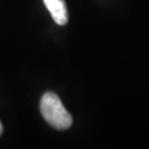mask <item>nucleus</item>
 Masks as SVG:
<instances>
[{
    "instance_id": "nucleus-1",
    "label": "nucleus",
    "mask_w": 149,
    "mask_h": 149,
    "mask_svg": "<svg viewBox=\"0 0 149 149\" xmlns=\"http://www.w3.org/2000/svg\"><path fill=\"white\" fill-rule=\"evenodd\" d=\"M41 114L48 124L55 129H68L72 125V116L63 106L58 95L48 92L42 96L40 103Z\"/></svg>"
},
{
    "instance_id": "nucleus-2",
    "label": "nucleus",
    "mask_w": 149,
    "mask_h": 149,
    "mask_svg": "<svg viewBox=\"0 0 149 149\" xmlns=\"http://www.w3.org/2000/svg\"><path fill=\"white\" fill-rule=\"evenodd\" d=\"M43 1L55 23L60 26H64L68 23L69 16L64 0H43Z\"/></svg>"
},
{
    "instance_id": "nucleus-3",
    "label": "nucleus",
    "mask_w": 149,
    "mask_h": 149,
    "mask_svg": "<svg viewBox=\"0 0 149 149\" xmlns=\"http://www.w3.org/2000/svg\"><path fill=\"white\" fill-rule=\"evenodd\" d=\"M2 132H3V127H2V124L0 123V135L2 134Z\"/></svg>"
}]
</instances>
